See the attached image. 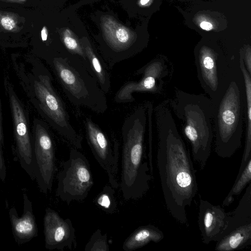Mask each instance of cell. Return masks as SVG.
<instances>
[{
    "mask_svg": "<svg viewBox=\"0 0 251 251\" xmlns=\"http://www.w3.org/2000/svg\"><path fill=\"white\" fill-rule=\"evenodd\" d=\"M24 210L19 217L14 207L9 210L11 229L15 242L18 245L27 243L38 235V228L33 212L32 202L23 193Z\"/></svg>",
    "mask_w": 251,
    "mask_h": 251,
    "instance_id": "16",
    "label": "cell"
},
{
    "mask_svg": "<svg viewBox=\"0 0 251 251\" xmlns=\"http://www.w3.org/2000/svg\"><path fill=\"white\" fill-rule=\"evenodd\" d=\"M32 156L33 178L47 193L52 189L56 171L55 147L49 131L40 123L35 126Z\"/></svg>",
    "mask_w": 251,
    "mask_h": 251,
    "instance_id": "10",
    "label": "cell"
},
{
    "mask_svg": "<svg viewBox=\"0 0 251 251\" xmlns=\"http://www.w3.org/2000/svg\"><path fill=\"white\" fill-rule=\"evenodd\" d=\"M251 180V159H250L239 176H236L233 186L223 202L224 206H228L239 195Z\"/></svg>",
    "mask_w": 251,
    "mask_h": 251,
    "instance_id": "22",
    "label": "cell"
},
{
    "mask_svg": "<svg viewBox=\"0 0 251 251\" xmlns=\"http://www.w3.org/2000/svg\"><path fill=\"white\" fill-rule=\"evenodd\" d=\"M106 234H102L101 230L98 228L91 236L85 246V251H109V247Z\"/></svg>",
    "mask_w": 251,
    "mask_h": 251,
    "instance_id": "24",
    "label": "cell"
},
{
    "mask_svg": "<svg viewBox=\"0 0 251 251\" xmlns=\"http://www.w3.org/2000/svg\"><path fill=\"white\" fill-rule=\"evenodd\" d=\"M199 19L201 20V21H198L199 25L203 30L210 31L214 28L213 23L207 18L202 17L201 19L199 18Z\"/></svg>",
    "mask_w": 251,
    "mask_h": 251,
    "instance_id": "27",
    "label": "cell"
},
{
    "mask_svg": "<svg viewBox=\"0 0 251 251\" xmlns=\"http://www.w3.org/2000/svg\"><path fill=\"white\" fill-rule=\"evenodd\" d=\"M151 1V0H140V4L143 6L147 5Z\"/></svg>",
    "mask_w": 251,
    "mask_h": 251,
    "instance_id": "32",
    "label": "cell"
},
{
    "mask_svg": "<svg viewBox=\"0 0 251 251\" xmlns=\"http://www.w3.org/2000/svg\"><path fill=\"white\" fill-rule=\"evenodd\" d=\"M2 144L0 143V178L4 181L6 177V168L4 160L2 155L1 146Z\"/></svg>",
    "mask_w": 251,
    "mask_h": 251,
    "instance_id": "28",
    "label": "cell"
},
{
    "mask_svg": "<svg viewBox=\"0 0 251 251\" xmlns=\"http://www.w3.org/2000/svg\"><path fill=\"white\" fill-rule=\"evenodd\" d=\"M157 132L156 163L165 204L171 216L186 227V208L198 191L190 154L165 100L153 109Z\"/></svg>",
    "mask_w": 251,
    "mask_h": 251,
    "instance_id": "1",
    "label": "cell"
},
{
    "mask_svg": "<svg viewBox=\"0 0 251 251\" xmlns=\"http://www.w3.org/2000/svg\"><path fill=\"white\" fill-rule=\"evenodd\" d=\"M51 65L64 93L72 104L97 113L106 111L105 93L100 88L95 76L78 56L69 53L56 57Z\"/></svg>",
    "mask_w": 251,
    "mask_h": 251,
    "instance_id": "5",
    "label": "cell"
},
{
    "mask_svg": "<svg viewBox=\"0 0 251 251\" xmlns=\"http://www.w3.org/2000/svg\"><path fill=\"white\" fill-rule=\"evenodd\" d=\"M1 24L6 29L11 30L15 25V22L13 19L9 17H4L1 20Z\"/></svg>",
    "mask_w": 251,
    "mask_h": 251,
    "instance_id": "29",
    "label": "cell"
},
{
    "mask_svg": "<svg viewBox=\"0 0 251 251\" xmlns=\"http://www.w3.org/2000/svg\"><path fill=\"white\" fill-rule=\"evenodd\" d=\"M147 112L148 121V128H149V166L151 175H152L153 166H152V114L153 111L152 104L149 102L147 104Z\"/></svg>",
    "mask_w": 251,
    "mask_h": 251,
    "instance_id": "25",
    "label": "cell"
},
{
    "mask_svg": "<svg viewBox=\"0 0 251 251\" xmlns=\"http://www.w3.org/2000/svg\"><path fill=\"white\" fill-rule=\"evenodd\" d=\"M55 195L69 204L85 199L94 185L88 160L78 149L72 148L69 158L60 163Z\"/></svg>",
    "mask_w": 251,
    "mask_h": 251,
    "instance_id": "7",
    "label": "cell"
},
{
    "mask_svg": "<svg viewBox=\"0 0 251 251\" xmlns=\"http://www.w3.org/2000/svg\"><path fill=\"white\" fill-rule=\"evenodd\" d=\"M48 32L45 27H44L41 30V38L43 41L47 40Z\"/></svg>",
    "mask_w": 251,
    "mask_h": 251,
    "instance_id": "31",
    "label": "cell"
},
{
    "mask_svg": "<svg viewBox=\"0 0 251 251\" xmlns=\"http://www.w3.org/2000/svg\"><path fill=\"white\" fill-rule=\"evenodd\" d=\"M240 67L243 74L245 93L244 119L246 124V137L243 155L239 167V169L242 170L251 159V75L245 67L242 51L240 53Z\"/></svg>",
    "mask_w": 251,
    "mask_h": 251,
    "instance_id": "17",
    "label": "cell"
},
{
    "mask_svg": "<svg viewBox=\"0 0 251 251\" xmlns=\"http://www.w3.org/2000/svg\"><path fill=\"white\" fill-rule=\"evenodd\" d=\"M249 222H251V184L250 182L236 208L231 213L229 212L228 223L222 238L229 231Z\"/></svg>",
    "mask_w": 251,
    "mask_h": 251,
    "instance_id": "21",
    "label": "cell"
},
{
    "mask_svg": "<svg viewBox=\"0 0 251 251\" xmlns=\"http://www.w3.org/2000/svg\"><path fill=\"white\" fill-rule=\"evenodd\" d=\"M245 94L241 69L233 70L221 97L214 105V150L220 157H231L241 146Z\"/></svg>",
    "mask_w": 251,
    "mask_h": 251,
    "instance_id": "4",
    "label": "cell"
},
{
    "mask_svg": "<svg viewBox=\"0 0 251 251\" xmlns=\"http://www.w3.org/2000/svg\"><path fill=\"white\" fill-rule=\"evenodd\" d=\"M95 204L103 211L112 214L116 212L117 203L114 188L106 185L95 200Z\"/></svg>",
    "mask_w": 251,
    "mask_h": 251,
    "instance_id": "23",
    "label": "cell"
},
{
    "mask_svg": "<svg viewBox=\"0 0 251 251\" xmlns=\"http://www.w3.org/2000/svg\"><path fill=\"white\" fill-rule=\"evenodd\" d=\"M49 74H41L34 81V90L39 106L58 133L75 148L81 149L82 136L70 122L65 104L56 91Z\"/></svg>",
    "mask_w": 251,
    "mask_h": 251,
    "instance_id": "6",
    "label": "cell"
},
{
    "mask_svg": "<svg viewBox=\"0 0 251 251\" xmlns=\"http://www.w3.org/2000/svg\"><path fill=\"white\" fill-rule=\"evenodd\" d=\"M169 73L168 64L164 59H153L136 72V75H143L139 81L127 82L121 87L115 96V101L132 102L135 100L133 96L135 92L160 94L164 84V78Z\"/></svg>",
    "mask_w": 251,
    "mask_h": 251,
    "instance_id": "11",
    "label": "cell"
},
{
    "mask_svg": "<svg viewBox=\"0 0 251 251\" xmlns=\"http://www.w3.org/2000/svg\"><path fill=\"white\" fill-rule=\"evenodd\" d=\"M3 140L4 138L2 126V117L0 104V143H1L2 145L3 144Z\"/></svg>",
    "mask_w": 251,
    "mask_h": 251,
    "instance_id": "30",
    "label": "cell"
},
{
    "mask_svg": "<svg viewBox=\"0 0 251 251\" xmlns=\"http://www.w3.org/2000/svg\"><path fill=\"white\" fill-rule=\"evenodd\" d=\"M80 43L100 88L105 93H108L111 88V81L107 64L88 41L82 39Z\"/></svg>",
    "mask_w": 251,
    "mask_h": 251,
    "instance_id": "18",
    "label": "cell"
},
{
    "mask_svg": "<svg viewBox=\"0 0 251 251\" xmlns=\"http://www.w3.org/2000/svg\"><path fill=\"white\" fill-rule=\"evenodd\" d=\"M7 89L18 158L22 167L33 178L32 147L24 110L12 88L7 85Z\"/></svg>",
    "mask_w": 251,
    "mask_h": 251,
    "instance_id": "13",
    "label": "cell"
},
{
    "mask_svg": "<svg viewBox=\"0 0 251 251\" xmlns=\"http://www.w3.org/2000/svg\"><path fill=\"white\" fill-rule=\"evenodd\" d=\"M101 25L107 48L104 56L109 69H112L118 62L132 56L129 50L136 41V35L110 16L101 19Z\"/></svg>",
    "mask_w": 251,
    "mask_h": 251,
    "instance_id": "12",
    "label": "cell"
},
{
    "mask_svg": "<svg viewBox=\"0 0 251 251\" xmlns=\"http://www.w3.org/2000/svg\"><path fill=\"white\" fill-rule=\"evenodd\" d=\"M169 105L181 121L183 133L189 142L193 158L202 170L209 158L214 133L212 120L214 105L202 94H194L176 88Z\"/></svg>",
    "mask_w": 251,
    "mask_h": 251,
    "instance_id": "3",
    "label": "cell"
},
{
    "mask_svg": "<svg viewBox=\"0 0 251 251\" xmlns=\"http://www.w3.org/2000/svg\"><path fill=\"white\" fill-rule=\"evenodd\" d=\"M164 237L163 232L154 225L149 224L141 226L126 239L123 245V249L125 251H133L150 242L158 243Z\"/></svg>",
    "mask_w": 251,
    "mask_h": 251,
    "instance_id": "20",
    "label": "cell"
},
{
    "mask_svg": "<svg viewBox=\"0 0 251 251\" xmlns=\"http://www.w3.org/2000/svg\"><path fill=\"white\" fill-rule=\"evenodd\" d=\"M45 248L50 250L76 248L75 229L69 218L63 219L56 211L48 207L43 219Z\"/></svg>",
    "mask_w": 251,
    "mask_h": 251,
    "instance_id": "14",
    "label": "cell"
},
{
    "mask_svg": "<svg viewBox=\"0 0 251 251\" xmlns=\"http://www.w3.org/2000/svg\"><path fill=\"white\" fill-rule=\"evenodd\" d=\"M84 126L87 142L95 158L106 171L111 186L114 189L118 188L120 146L117 139L112 135L111 141L100 127L89 118H85Z\"/></svg>",
    "mask_w": 251,
    "mask_h": 251,
    "instance_id": "9",
    "label": "cell"
},
{
    "mask_svg": "<svg viewBox=\"0 0 251 251\" xmlns=\"http://www.w3.org/2000/svg\"><path fill=\"white\" fill-rule=\"evenodd\" d=\"M251 244V222L243 224L225 234L216 242V251H233Z\"/></svg>",
    "mask_w": 251,
    "mask_h": 251,
    "instance_id": "19",
    "label": "cell"
},
{
    "mask_svg": "<svg viewBox=\"0 0 251 251\" xmlns=\"http://www.w3.org/2000/svg\"><path fill=\"white\" fill-rule=\"evenodd\" d=\"M147 106L136 109L124 120L122 127V170L120 188L126 201L142 198L150 188L152 178L144 156L147 124Z\"/></svg>",
    "mask_w": 251,
    "mask_h": 251,
    "instance_id": "2",
    "label": "cell"
},
{
    "mask_svg": "<svg viewBox=\"0 0 251 251\" xmlns=\"http://www.w3.org/2000/svg\"><path fill=\"white\" fill-rule=\"evenodd\" d=\"M195 59L201 86L215 105L225 91L233 70L229 68L226 55L205 44L196 50Z\"/></svg>",
    "mask_w": 251,
    "mask_h": 251,
    "instance_id": "8",
    "label": "cell"
},
{
    "mask_svg": "<svg viewBox=\"0 0 251 251\" xmlns=\"http://www.w3.org/2000/svg\"><path fill=\"white\" fill-rule=\"evenodd\" d=\"M242 56L245 67L250 75H251V48L246 46L242 49Z\"/></svg>",
    "mask_w": 251,
    "mask_h": 251,
    "instance_id": "26",
    "label": "cell"
},
{
    "mask_svg": "<svg viewBox=\"0 0 251 251\" xmlns=\"http://www.w3.org/2000/svg\"><path fill=\"white\" fill-rule=\"evenodd\" d=\"M229 213L220 205H215L201 199L198 212V225L202 242L208 244L217 242L222 237L226 227Z\"/></svg>",
    "mask_w": 251,
    "mask_h": 251,
    "instance_id": "15",
    "label": "cell"
}]
</instances>
